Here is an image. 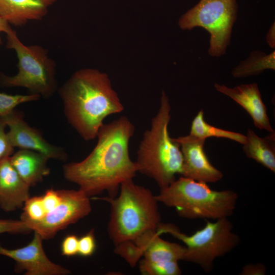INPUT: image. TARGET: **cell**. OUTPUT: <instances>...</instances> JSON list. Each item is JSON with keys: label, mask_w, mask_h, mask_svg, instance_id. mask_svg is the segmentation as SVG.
<instances>
[{"label": "cell", "mask_w": 275, "mask_h": 275, "mask_svg": "<svg viewBox=\"0 0 275 275\" xmlns=\"http://www.w3.org/2000/svg\"><path fill=\"white\" fill-rule=\"evenodd\" d=\"M78 238L74 235L67 236L61 245V252L64 256H72L78 254Z\"/></svg>", "instance_id": "obj_28"}, {"label": "cell", "mask_w": 275, "mask_h": 275, "mask_svg": "<svg viewBox=\"0 0 275 275\" xmlns=\"http://www.w3.org/2000/svg\"><path fill=\"white\" fill-rule=\"evenodd\" d=\"M96 249V242L93 230L78 238V254L84 256H91Z\"/></svg>", "instance_id": "obj_25"}, {"label": "cell", "mask_w": 275, "mask_h": 275, "mask_svg": "<svg viewBox=\"0 0 275 275\" xmlns=\"http://www.w3.org/2000/svg\"><path fill=\"white\" fill-rule=\"evenodd\" d=\"M142 274L145 275H179L181 273L178 261L150 262L141 259L139 264Z\"/></svg>", "instance_id": "obj_21"}, {"label": "cell", "mask_w": 275, "mask_h": 275, "mask_svg": "<svg viewBox=\"0 0 275 275\" xmlns=\"http://www.w3.org/2000/svg\"><path fill=\"white\" fill-rule=\"evenodd\" d=\"M58 0H0V16L16 26L41 20Z\"/></svg>", "instance_id": "obj_15"}, {"label": "cell", "mask_w": 275, "mask_h": 275, "mask_svg": "<svg viewBox=\"0 0 275 275\" xmlns=\"http://www.w3.org/2000/svg\"><path fill=\"white\" fill-rule=\"evenodd\" d=\"M41 196L47 213L57 207L62 200L60 190L48 189Z\"/></svg>", "instance_id": "obj_27"}, {"label": "cell", "mask_w": 275, "mask_h": 275, "mask_svg": "<svg viewBox=\"0 0 275 275\" xmlns=\"http://www.w3.org/2000/svg\"><path fill=\"white\" fill-rule=\"evenodd\" d=\"M135 127L121 116L99 128L97 143L91 152L79 162L63 166L65 179L79 187L89 197L107 191L116 197L121 184L133 179L138 167L129 156V144Z\"/></svg>", "instance_id": "obj_1"}, {"label": "cell", "mask_w": 275, "mask_h": 275, "mask_svg": "<svg viewBox=\"0 0 275 275\" xmlns=\"http://www.w3.org/2000/svg\"><path fill=\"white\" fill-rule=\"evenodd\" d=\"M119 195L114 198H94L110 203L108 224L109 238L115 245L133 241L145 233L156 230L161 223L157 203L148 188L133 180L123 182Z\"/></svg>", "instance_id": "obj_4"}, {"label": "cell", "mask_w": 275, "mask_h": 275, "mask_svg": "<svg viewBox=\"0 0 275 275\" xmlns=\"http://www.w3.org/2000/svg\"><path fill=\"white\" fill-rule=\"evenodd\" d=\"M260 138L251 129H248L243 150L245 155L275 172V132Z\"/></svg>", "instance_id": "obj_18"}, {"label": "cell", "mask_w": 275, "mask_h": 275, "mask_svg": "<svg viewBox=\"0 0 275 275\" xmlns=\"http://www.w3.org/2000/svg\"><path fill=\"white\" fill-rule=\"evenodd\" d=\"M174 139L182 152V176L206 183H215L223 178V173L211 163L206 154V139L189 134Z\"/></svg>", "instance_id": "obj_11"}, {"label": "cell", "mask_w": 275, "mask_h": 275, "mask_svg": "<svg viewBox=\"0 0 275 275\" xmlns=\"http://www.w3.org/2000/svg\"><path fill=\"white\" fill-rule=\"evenodd\" d=\"M268 69L275 70V50L269 54L253 50L232 69L231 73L234 78H245L260 74Z\"/></svg>", "instance_id": "obj_19"}, {"label": "cell", "mask_w": 275, "mask_h": 275, "mask_svg": "<svg viewBox=\"0 0 275 275\" xmlns=\"http://www.w3.org/2000/svg\"><path fill=\"white\" fill-rule=\"evenodd\" d=\"M238 8L237 0H200L180 17L178 25L183 30L205 29L210 35L208 53L219 58L230 44Z\"/></svg>", "instance_id": "obj_8"}, {"label": "cell", "mask_w": 275, "mask_h": 275, "mask_svg": "<svg viewBox=\"0 0 275 275\" xmlns=\"http://www.w3.org/2000/svg\"><path fill=\"white\" fill-rule=\"evenodd\" d=\"M48 158L37 151L20 149L10 156V161L23 180L31 187L49 175Z\"/></svg>", "instance_id": "obj_17"}, {"label": "cell", "mask_w": 275, "mask_h": 275, "mask_svg": "<svg viewBox=\"0 0 275 275\" xmlns=\"http://www.w3.org/2000/svg\"><path fill=\"white\" fill-rule=\"evenodd\" d=\"M266 41L271 48L275 47V23L273 22L270 26L266 35Z\"/></svg>", "instance_id": "obj_30"}, {"label": "cell", "mask_w": 275, "mask_h": 275, "mask_svg": "<svg viewBox=\"0 0 275 275\" xmlns=\"http://www.w3.org/2000/svg\"><path fill=\"white\" fill-rule=\"evenodd\" d=\"M7 38V48L16 53L18 72L12 76L1 73L0 86L23 87L46 98L52 96L57 90L56 63L48 50L39 45H24L13 30Z\"/></svg>", "instance_id": "obj_7"}, {"label": "cell", "mask_w": 275, "mask_h": 275, "mask_svg": "<svg viewBox=\"0 0 275 275\" xmlns=\"http://www.w3.org/2000/svg\"><path fill=\"white\" fill-rule=\"evenodd\" d=\"M32 231L29 225L21 219H0V234L15 233Z\"/></svg>", "instance_id": "obj_24"}, {"label": "cell", "mask_w": 275, "mask_h": 275, "mask_svg": "<svg viewBox=\"0 0 275 275\" xmlns=\"http://www.w3.org/2000/svg\"><path fill=\"white\" fill-rule=\"evenodd\" d=\"M20 219L37 222L43 219L47 214L42 196L30 197L24 203Z\"/></svg>", "instance_id": "obj_23"}, {"label": "cell", "mask_w": 275, "mask_h": 275, "mask_svg": "<svg viewBox=\"0 0 275 275\" xmlns=\"http://www.w3.org/2000/svg\"><path fill=\"white\" fill-rule=\"evenodd\" d=\"M58 92L68 122L86 141L97 137L107 116L124 108L108 76L97 69L75 72Z\"/></svg>", "instance_id": "obj_2"}, {"label": "cell", "mask_w": 275, "mask_h": 275, "mask_svg": "<svg viewBox=\"0 0 275 275\" xmlns=\"http://www.w3.org/2000/svg\"><path fill=\"white\" fill-rule=\"evenodd\" d=\"M43 239L35 232L32 241L26 246L8 249L0 244V255L9 257L16 263V270L26 275H66L70 270L52 262L46 256L42 245Z\"/></svg>", "instance_id": "obj_12"}, {"label": "cell", "mask_w": 275, "mask_h": 275, "mask_svg": "<svg viewBox=\"0 0 275 275\" xmlns=\"http://www.w3.org/2000/svg\"><path fill=\"white\" fill-rule=\"evenodd\" d=\"M12 30L10 24L0 16V33L4 32L7 34ZM2 43V41L0 37V44H1Z\"/></svg>", "instance_id": "obj_31"}, {"label": "cell", "mask_w": 275, "mask_h": 275, "mask_svg": "<svg viewBox=\"0 0 275 275\" xmlns=\"http://www.w3.org/2000/svg\"><path fill=\"white\" fill-rule=\"evenodd\" d=\"M139 249L142 260L150 262L182 260L185 247L164 240L156 230L147 232L132 241Z\"/></svg>", "instance_id": "obj_16"}, {"label": "cell", "mask_w": 275, "mask_h": 275, "mask_svg": "<svg viewBox=\"0 0 275 275\" xmlns=\"http://www.w3.org/2000/svg\"><path fill=\"white\" fill-rule=\"evenodd\" d=\"M156 231L159 235L169 234L182 241L186 249L183 261L194 263L206 272L212 270L216 259L231 252L240 242L228 217L207 221L202 229L190 235L170 223H160Z\"/></svg>", "instance_id": "obj_6"}, {"label": "cell", "mask_w": 275, "mask_h": 275, "mask_svg": "<svg viewBox=\"0 0 275 275\" xmlns=\"http://www.w3.org/2000/svg\"><path fill=\"white\" fill-rule=\"evenodd\" d=\"M60 191L62 200L57 207L39 221H25L31 230L37 233L43 240L54 237L59 231L87 216L91 211L89 197L82 190Z\"/></svg>", "instance_id": "obj_9"}, {"label": "cell", "mask_w": 275, "mask_h": 275, "mask_svg": "<svg viewBox=\"0 0 275 275\" xmlns=\"http://www.w3.org/2000/svg\"><path fill=\"white\" fill-rule=\"evenodd\" d=\"M155 197L182 217L216 220L233 214L238 196L232 190H213L207 183L181 176Z\"/></svg>", "instance_id": "obj_5"}, {"label": "cell", "mask_w": 275, "mask_h": 275, "mask_svg": "<svg viewBox=\"0 0 275 275\" xmlns=\"http://www.w3.org/2000/svg\"><path fill=\"white\" fill-rule=\"evenodd\" d=\"M214 86L217 91L228 96L243 107L252 118L255 127L269 132L274 131L257 83L241 84L233 88L215 83Z\"/></svg>", "instance_id": "obj_13"}, {"label": "cell", "mask_w": 275, "mask_h": 275, "mask_svg": "<svg viewBox=\"0 0 275 275\" xmlns=\"http://www.w3.org/2000/svg\"><path fill=\"white\" fill-rule=\"evenodd\" d=\"M189 135L206 139L210 137L226 138L243 144L246 136L241 133L219 128L207 123L204 119V113L200 110L194 118Z\"/></svg>", "instance_id": "obj_20"}, {"label": "cell", "mask_w": 275, "mask_h": 275, "mask_svg": "<svg viewBox=\"0 0 275 275\" xmlns=\"http://www.w3.org/2000/svg\"><path fill=\"white\" fill-rule=\"evenodd\" d=\"M30 186L12 166L10 156L0 159V208L12 212L23 207L30 197Z\"/></svg>", "instance_id": "obj_14"}, {"label": "cell", "mask_w": 275, "mask_h": 275, "mask_svg": "<svg viewBox=\"0 0 275 275\" xmlns=\"http://www.w3.org/2000/svg\"><path fill=\"white\" fill-rule=\"evenodd\" d=\"M1 118L9 128L7 134L14 147L37 151L48 159L61 161L67 159L68 155L64 149L48 143L38 129L31 127L24 121L21 111L15 109Z\"/></svg>", "instance_id": "obj_10"}, {"label": "cell", "mask_w": 275, "mask_h": 275, "mask_svg": "<svg viewBox=\"0 0 275 275\" xmlns=\"http://www.w3.org/2000/svg\"><path fill=\"white\" fill-rule=\"evenodd\" d=\"M7 125L0 117V159L11 156L14 153V147L12 145L7 132L5 131Z\"/></svg>", "instance_id": "obj_26"}, {"label": "cell", "mask_w": 275, "mask_h": 275, "mask_svg": "<svg viewBox=\"0 0 275 275\" xmlns=\"http://www.w3.org/2000/svg\"><path fill=\"white\" fill-rule=\"evenodd\" d=\"M266 270V266L262 263H249L242 267L239 274L240 275H264Z\"/></svg>", "instance_id": "obj_29"}, {"label": "cell", "mask_w": 275, "mask_h": 275, "mask_svg": "<svg viewBox=\"0 0 275 275\" xmlns=\"http://www.w3.org/2000/svg\"><path fill=\"white\" fill-rule=\"evenodd\" d=\"M171 110L169 97L162 90L160 107L151 120L150 129L144 133L135 161L138 172L153 179L160 189L175 181L182 170L180 146L168 131Z\"/></svg>", "instance_id": "obj_3"}, {"label": "cell", "mask_w": 275, "mask_h": 275, "mask_svg": "<svg viewBox=\"0 0 275 275\" xmlns=\"http://www.w3.org/2000/svg\"><path fill=\"white\" fill-rule=\"evenodd\" d=\"M40 97L39 95L33 94L10 95L0 92V117L11 113L19 104L38 100Z\"/></svg>", "instance_id": "obj_22"}]
</instances>
